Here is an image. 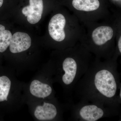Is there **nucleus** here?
Instances as JSON below:
<instances>
[{
  "label": "nucleus",
  "mask_w": 121,
  "mask_h": 121,
  "mask_svg": "<svg viewBox=\"0 0 121 121\" xmlns=\"http://www.w3.org/2000/svg\"><path fill=\"white\" fill-rule=\"evenodd\" d=\"M65 74L63 75V82L65 84H70L73 81L77 72V65L75 60L71 58L65 59L63 63Z\"/></svg>",
  "instance_id": "obj_8"
},
{
  "label": "nucleus",
  "mask_w": 121,
  "mask_h": 121,
  "mask_svg": "<svg viewBox=\"0 0 121 121\" xmlns=\"http://www.w3.org/2000/svg\"><path fill=\"white\" fill-rule=\"evenodd\" d=\"M80 116L86 121H97L103 116L104 111L95 105L84 106L80 109Z\"/></svg>",
  "instance_id": "obj_9"
},
{
  "label": "nucleus",
  "mask_w": 121,
  "mask_h": 121,
  "mask_svg": "<svg viewBox=\"0 0 121 121\" xmlns=\"http://www.w3.org/2000/svg\"><path fill=\"white\" fill-rule=\"evenodd\" d=\"M118 48L120 52H121V37H120L119 39V41L118 42Z\"/></svg>",
  "instance_id": "obj_13"
},
{
  "label": "nucleus",
  "mask_w": 121,
  "mask_h": 121,
  "mask_svg": "<svg viewBox=\"0 0 121 121\" xmlns=\"http://www.w3.org/2000/svg\"><path fill=\"white\" fill-rule=\"evenodd\" d=\"M43 9V0H29V5L24 7L22 13L30 23L34 24L41 19Z\"/></svg>",
  "instance_id": "obj_3"
},
{
  "label": "nucleus",
  "mask_w": 121,
  "mask_h": 121,
  "mask_svg": "<svg viewBox=\"0 0 121 121\" xmlns=\"http://www.w3.org/2000/svg\"><path fill=\"white\" fill-rule=\"evenodd\" d=\"M29 90L31 95L38 98L47 97L52 92V88L49 84L37 79L32 81Z\"/></svg>",
  "instance_id": "obj_6"
},
{
  "label": "nucleus",
  "mask_w": 121,
  "mask_h": 121,
  "mask_svg": "<svg viewBox=\"0 0 121 121\" xmlns=\"http://www.w3.org/2000/svg\"><path fill=\"white\" fill-rule=\"evenodd\" d=\"M12 35L9 30L0 24V52H5L9 46Z\"/></svg>",
  "instance_id": "obj_12"
},
{
  "label": "nucleus",
  "mask_w": 121,
  "mask_h": 121,
  "mask_svg": "<svg viewBox=\"0 0 121 121\" xmlns=\"http://www.w3.org/2000/svg\"><path fill=\"white\" fill-rule=\"evenodd\" d=\"M120 97L121 98V90L120 91Z\"/></svg>",
  "instance_id": "obj_15"
},
{
  "label": "nucleus",
  "mask_w": 121,
  "mask_h": 121,
  "mask_svg": "<svg viewBox=\"0 0 121 121\" xmlns=\"http://www.w3.org/2000/svg\"><path fill=\"white\" fill-rule=\"evenodd\" d=\"M95 85L100 93L107 98L113 97L117 90V84L112 73L105 69L98 72L95 76Z\"/></svg>",
  "instance_id": "obj_1"
},
{
  "label": "nucleus",
  "mask_w": 121,
  "mask_h": 121,
  "mask_svg": "<svg viewBox=\"0 0 121 121\" xmlns=\"http://www.w3.org/2000/svg\"><path fill=\"white\" fill-rule=\"evenodd\" d=\"M66 19L60 13L54 15L48 24V29L50 36L54 40L59 42L63 41L65 38L64 28Z\"/></svg>",
  "instance_id": "obj_2"
},
{
  "label": "nucleus",
  "mask_w": 121,
  "mask_h": 121,
  "mask_svg": "<svg viewBox=\"0 0 121 121\" xmlns=\"http://www.w3.org/2000/svg\"><path fill=\"white\" fill-rule=\"evenodd\" d=\"M72 4L77 10L86 12L95 11L99 6L98 0H73Z\"/></svg>",
  "instance_id": "obj_11"
},
{
  "label": "nucleus",
  "mask_w": 121,
  "mask_h": 121,
  "mask_svg": "<svg viewBox=\"0 0 121 121\" xmlns=\"http://www.w3.org/2000/svg\"><path fill=\"white\" fill-rule=\"evenodd\" d=\"M3 2H4V0H0V8L2 6Z\"/></svg>",
  "instance_id": "obj_14"
},
{
  "label": "nucleus",
  "mask_w": 121,
  "mask_h": 121,
  "mask_svg": "<svg viewBox=\"0 0 121 121\" xmlns=\"http://www.w3.org/2000/svg\"><path fill=\"white\" fill-rule=\"evenodd\" d=\"M33 114L36 119L39 121H50L56 117L57 109L53 104L44 102L42 105L36 107Z\"/></svg>",
  "instance_id": "obj_5"
},
{
  "label": "nucleus",
  "mask_w": 121,
  "mask_h": 121,
  "mask_svg": "<svg viewBox=\"0 0 121 121\" xmlns=\"http://www.w3.org/2000/svg\"><path fill=\"white\" fill-rule=\"evenodd\" d=\"M113 30L109 26H102L93 31L92 36L94 43L96 45H101L112 38Z\"/></svg>",
  "instance_id": "obj_7"
},
{
  "label": "nucleus",
  "mask_w": 121,
  "mask_h": 121,
  "mask_svg": "<svg viewBox=\"0 0 121 121\" xmlns=\"http://www.w3.org/2000/svg\"><path fill=\"white\" fill-rule=\"evenodd\" d=\"M12 87V81L9 77L0 76V102L8 101Z\"/></svg>",
  "instance_id": "obj_10"
},
{
  "label": "nucleus",
  "mask_w": 121,
  "mask_h": 121,
  "mask_svg": "<svg viewBox=\"0 0 121 121\" xmlns=\"http://www.w3.org/2000/svg\"><path fill=\"white\" fill-rule=\"evenodd\" d=\"M31 44V39L29 35L26 33H15L12 35L9 49L13 54L23 52L28 50Z\"/></svg>",
  "instance_id": "obj_4"
}]
</instances>
